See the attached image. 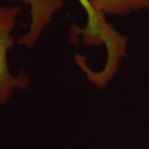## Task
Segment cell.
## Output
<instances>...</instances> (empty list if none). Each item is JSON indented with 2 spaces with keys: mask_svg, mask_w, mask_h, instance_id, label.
Returning <instances> with one entry per match:
<instances>
[{
  "mask_svg": "<svg viewBox=\"0 0 149 149\" xmlns=\"http://www.w3.org/2000/svg\"><path fill=\"white\" fill-rule=\"evenodd\" d=\"M22 11L19 5L0 6V104L8 101L16 89H26L31 83L26 72L13 74L8 65V53L17 41L13 31Z\"/></svg>",
  "mask_w": 149,
  "mask_h": 149,
  "instance_id": "1",
  "label": "cell"
},
{
  "mask_svg": "<svg viewBox=\"0 0 149 149\" xmlns=\"http://www.w3.org/2000/svg\"><path fill=\"white\" fill-rule=\"evenodd\" d=\"M29 7L30 24L17 44L32 49L37 45L54 17L65 6L64 0H22Z\"/></svg>",
  "mask_w": 149,
  "mask_h": 149,
  "instance_id": "2",
  "label": "cell"
},
{
  "mask_svg": "<svg viewBox=\"0 0 149 149\" xmlns=\"http://www.w3.org/2000/svg\"><path fill=\"white\" fill-rule=\"evenodd\" d=\"M87 13V23L84 28L77 27L78 36L81 35L84 43L93 45L112 36L115 29L106 21L105 15L97 11L88 0H77Z\"/></svg>",
  "mask_w": 149,
  "mask_h": 149,
  "instance_id": "3",
  "label": "cell"
},
{
  "mask_svg": "<svg viewBox=\"0 0 149 149\" xmlns=\"http://www.w3.org/2000/svg\"><path fill=\"white\" fill-rule=\"evenodd\" d=\"M97 12L105 16L122 17L149 10V0H88Z\"/></svg>",
  "mask_w": 149,
  "mask_h": 149,
  "instance_id": "4",
  "label": "cell"
}]
</instances>
